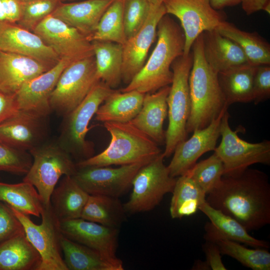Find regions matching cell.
<instances>
[{
    "mask_svg": "<svg viewBox=\"0 0 270 270\" xmlns=\"http://www.w3.org/2000/svg\"><path fill=\"white\" fill-rule=\"evenodd\" d=\"M206 202L240 222L248 232L270 224V184L264 172L248 168L234 176H223L206 194Z\"/></svg>",
    "mask_w": 270,
    "mask_h": 270,
    "instance_id": "obj_1",
    "label": "cell"
},
{
    "mask_svg": "<svg viewBox=\"0 0 270 270\" xmlns=\"http://www.w3.org/2000/svg\"><path fill=\"white\" fill-rule=\"evenodd\" d=\"M158 40L144 66L127 86L120 90L153 93L172 82L174 61L183 55L185 36L181 28L168 14L157 26Z\"/></svg>",
    "mask_w": 270,
    "mask_h": 270,
    "instance_id": "obj_2",
    "label": "cell"
},
{
    "mask_svg": "<svg viewBox=\"0 0 270 270\" xmlns=\"http://www.w3.org/2000/svg\"><path fill=\"white\" fill-rule=\"evenodd\" d=\"M191 50L193 64L188 80L191 109L186 125L187 133L206 127L228 108L219 84L218 74L205 60L202 34L194 42Z\"/></svg>",
    "mask_w": 270,
    "mask_h": 270,
    "instance_id": "obj_3",
    "label": "cell"
},
{
    "mask_svg": "<svg viewBox=\"0 0 270 270\" xmlns=\"http://www.w3.org/2000/svg\"><path fill=\"white\" fill-rule=\"evenodd\" d=\"M104 126L110 136L108 146L76 163L78 168L147 163L162 153L156 142L130 122H106Z\"/></svg>",
    "mask_w": 270,
    "mask_h": 270,
    "instance_id": "obj_4",
    "label": "cell"
},
{
    "mask_svg": "<svg viewBox=\"0 0 270 270\" xmlns=\"http://www.w3.org/2000/svg\"><path fill=\"white\" fill-rule=\"evenodd\" d=\"M193 64L192 50L172 62L173 78L167 98L168 125L166 131L164 158L170 157L176 146L186 139V122L191 109L189 76Z\"/></svg>",
    "mask_w": 270,
    "mask_h": 270,
    "instance_id": "obj_5",
    "label": "cell"
},
{
    "mask_svg": "<svg viewBox=\"0 0 270 270\" xmlns=\"http://www.w3.org/2000/svg\"><path fill=\"white\" fill-rule=\"evenodd\" d=\"M32 162L23 181L36 189L45 206L62 176H72L77 167L71 154L58 142L42 143L29 151Z\"/></svg>",
    "mask_w": 270,
    "mask_h": 270,
    "instance_id": "obj_6",
    "label": "cell"
},
{
    "mask_svg": "<svg viewBox=\"0 0 270 270\" xmlns=\"http://www.w3.org/2000/svg\"><path fill=\"white\" fill-rule=\"evenodd\" d=\"M114 91L103 82H98L83 100L64 116L58 142L70 154L82 156L84 160L92 156L90 144L86 140L89 123L99 106Z\"/></svg>",
    "mask_w": 270,
    "mask_h": 270,
    "instance_id": "obj_7",
    "label": "cell"
},
{
    "mask_svg": "<svg viewBox=\"0 0 270 270\" xmlns=\"http://www.w3.org/2000/svg\"><path fill=\"white\" fill-rule=\"evenodd\" d=\"M164 158L162 153L138 170L132 181L130 198L123 204L126 213L150 211L160 204L166 194L172 192L176 178L170 176Z\"/></svg>",
    "mask_w": 270,
    "mask_h": 270,
    "instance_id": "obj_8",
    "label": "cell"
},
{
    "mask_svg": "<svg viewBox=\"0 0 270 270\" xmlns=\"http://www.w3.org/2000/svg\"><path fill=\"white\" fill-rule=\"evenodd\" d=\"M94 56L72 62L63 70L51 94L52 111L64 116L74 110L98 82Z\"/></svg>",
    "mask_w": 270,
    "mask_h": 270,
    "instance_id": "obj_9",
    "label": "cell"
},
{
    "mask_svg": "<svg viewBox=\"0 0 270 270\" xmlns=\"http://www.w3.org/2000/svg\"><path fill=\"white\" fill-rule=\"evenodd\" d=\"M229 118L227 110L220 124L221 142L214 150L223 163L224 176L238 174L256 164L270 165V142L264 140L250 143L242 140L238 137L237 130L230 128Z\"/></svg>",
    "mask_w": 270,
    "mask_h": 270,
    "instance_id": "obj_10",
    "label": "cell"
},
{
    "mask_svg": "<svg viewBox=\"0 0 270 270\" xmlns=\"http://www.w3.org/2000/svg\"><path fill=\"white\" fill-rule=\"evenodd\" d=\"M10 207L22 224L26 238L40 256L38 270H68L62 256L60 220L50 204L44 205L40 224L34 223L28 215Z\"/></svg>",
    "mask_w": 270,
    "mask_h": 270,
    "instance_id": "obj_11",
    "label": "cell"
},
{
    "mask_svg": "<svg viewBox=\"0 0 270 270\" xmlns=\"http://www.w3.org/2000/svg\"><path fill=\"white\" fill-rule=\"evenodd\" d=\"M166 14L177 18L185 36L183 56H187L196 39L205 31L216 29L226 20L225 13L214 9L210 0H164Z\"/></svg>",
    "mask_w": 270,
    "mask_h": 270,
    "instance_id": "obj_12",
    "label": "cell"
},
{
    "mask_svg": "<svg viewBox=\"0 0 270 270\" xmlns=\"http://www.w3.org/2000/svg\"><path fill=\"white\" fill-rule=\"evenodd\" d=\"M147 163L120 166L116 168L110 166L77 168L72 176L90 195L119 198L131 187L138 170Z\"/></svg>",
    "mask_w": 270,
    "mask_h": 270,
    "instance_id": "obj_13",
    "label": "cell"
},
{
    "mask_svg": "<svg viewBox=\"0 0 270 270\" xmlns=\"http://www.w3.org/2000/svg\"><path fill=\"white\" fill-rule=\"evenodd\" d=\"M32 32L60 59L76 60L94 56L92 44L86 36L52 14L43 20Z\"/></svg>",
    "mask_w": 270,
    "mask_h": 270,
    "instance_id": "obj_14",
    "label": "cell"
},
{
    "mask_svg": "<svg viewBox=\"0 0 270 270\" xmlns=\"http://www.w3.org/2000/svg\"><path fill=\"white\" fill-rule=\"evenodd\" d=\"M166 14L163 4L158 6H152L142 28L122 45V80L124 83L128 84L144 66L150 47L156 38L158 24Z\"/></svg>",
    "mask_w": 270,
    "mask_h": 270,
    "instance_id": "obj_15",
    "label": "cell"
},
{
    "mask_svg": "<svg viewBox=\"0 0 270 270\" xmlns=\"http://www.w3.org/2000/svg\"><path fill=\"white\" fill-rule=\"evenodd\" d=\"M74 61L61 58L48 70L24 84L15 94L18 110L47 117L52 111L50 104L51 94L64 69Z\"/></svg>",
    "mask_w": 270,
    "mask_h": 270,
    "instance_id": "obj_16",
    "label": "cell"
},
{
    "mask_svg": "<svg viewBox=\"0 0 270 270\" xmlns=\"http://www.w3.org/2000/svg\"><path fill=\"white\" fill-rule=\"evenodd\" d=\"M228 109V108L224 109L208 126L194 130L189 139L183 140L176 146L172 159L167 166L172 177L184 175L203 154L214 151L220 136L222 118Z\"/></svg>",
    "mask_w": 270,
    "mask_h": 270,
    "instance_id": "obj_17",
    "label": "cell"
},
{
    "mask_svg": "<svg viewBox=\"0 0 270 270\" xmlns=\"http://www.w3.org/2000/svg\"><path fill=\"white\" fill-rule=\"evenodd\" d=\"M61 232L67 238L92 248L104 256L119 260L116 255L118 230L82 218L60 221Z\"/></svg>",
    "mask_w": 270,
    "mask_h": 270,
    "instance_id": "obj_18",
    "label": "cell"
},
{
    "mask_svg": "<svg viewBox=\"0 0 270 270\" xmlns=\"http://www.w3.org/2000/svg\"><path fill=\"white\" fill-rule=\"evenodd\" d=\"M0 50L28 56L50 67L60 60L38 35L16 23H0Z\"/></svg>",
    "mask_w": 270,
    "mask_h": 270,
    "instance_id": "obj_19",
    "label": "cell"
},
{
    "mask_svg": "<svg viewBox=\"0 0 270 270\" xmlns=\"http://www.w3.org/2000/svg\"><path fill=\"white\" fill-rule=\"evenodd\" d=\"M46 118L20 110L0 124V142L29 151L43 143L47 131Z\"/></svg>",
    "mask_w": 270,
    "mask_h": 270,
    "instance_id": "obj_20",
    "label": "cell"
},
{
    "mask_svg": "<svg viewBox=\"0 0 270 270\" xmlns=\"http://www.w3.org/2000/svg\"><path fill=\"white\" fill-rule=\"evenodd\" d=\"M51 68L31 58L0 50V92L15 95L26 82Z\"/></svg>",
    "mask_w": 270,
    "mask_h": 270,
    "instance_id": "obj_21",
    "label": "cell"
},
{
    "mask_svg": "<svg viewBox=\"0 0 270 270\" xmlns=\"http://www.w3.org/2000/svg\"><path fill=\"white\" fill-rule=\"evenodd\" d=\"M199 210L210 220L204 226L206 232L204 238L205 240L212 242L216 238H223L242 243L254 248L267 249L270 248L268 242L254 238L237 220L211 206L206 202L200 206Z\"/></svg>",
    "mask_w": 270,
    "mask_h": 270,
    "instance_id": "obj_22",
    "label": "cell"
},
{
    "mask_svg": "<svg viewBox=\"0 0 270 270\" xmlns=\"http://www.w3.org/2000/svg\"><path fill=\"white\" fill-rule=\"evenodd\" d=\"M170 90V86H167L154 92L146 94L140 112L130 122L158 144L165 143L163 125L168 116L167 98Z\"/></svg>",
    "mask_w": 270,
    "mask_h": 270,
    "instance_id": "obj_23",
    "label": "cell"
},
{
    "mask_svg": "<svg viewBox=\"0 0 270 270\" xmlns=\"http://www.w3.org/2000/svg\"><path fill=\"white\" fill-rule=\"evenodd\" d=\"M202 36L205 60L216 73L249 62L238 44L216 29L205 31Z\"/></svg>",
    "mask_w": 270,
    "mask_h": 270,
    "instance_id": "obj_24",
    "label": "cell"
},
{
    "mask_svg": "<svg viewBox=\"0 0 270 270\" xmlns=\"http://www.w3.org/2000/svg\"><path fill=\"white\" fill-rule=\"evenodd\" d=\"M114 0H86L62 3L51 14L86 36L96 30L98 22Z\"/></svg>",
    "mask_w": 270,
    "mask_h": 270,
    "instance_id": "obj_25",
    "label": "cell"
},
{
    "mask_svg": "<svg viewBox=\"0 0 270 270\" xmlns=\"http://www.w3.org/2000/svg\"><path fill=\"white\" fill-rule=\"evenodd\" d=\"M60 246L68 270H124L123 263L120 260L110 259L62 234L60 237Z\"/></svg>",
    "mask_w": 270,
    "mask_h": 270,
    "instance_id": "obj_26",
    "label": "cell"
},
{
    "mask_svg": "<svg viewBox=\"0 0 270 270\" xmlns=\"http://www.w3.org/2000/svg\"><path fill=\"white\" fill-rule=\"evenodd\" d=\"M88 194L72 176H63L50 197L52 210L60 221L80 218Z\"/></svg>",
    "mask_w": 270,
    "mask_h": 270,
    "instance_id": "obj_27",
    "label": "cell"
},
{
    "mask_svg": "<svg viewBox=\"0 0 270 270\" xmlns=\"http://www.w3.org/2000/svg\"><path fill=\"white\" fill-rule=\"evenodd\" d=\"M257 66L248 62L218 74L219 84L228 106L234 103L252 101L253 82Z\"/></svg>",
    "mask_w": 270,
    "mask_h": 270,
    "instance_id": "obj_28",
    "label": "cell"
},
{
    "mask_svg": "<svg viewBox=\"0 0 270 270\" xmlns=\"http://www.w3.org/2000/svg\"><path fill=\"white\" fill-rule=\"evenodd\" d=\"M41 262L25 233L0 242V270H38Z\"/></svg>",
    "mask_w": 270,
    "mask_h": 270,
    "instance_id": "obj_29",
    "label": "cell"
},
{
    "mask_svg": "<svg viewBox=\"0 0 270 270\" xmlns=\"http://www.w3.org/2000/svg\"><path fill=\"white\" fill-rule=\"evenodd\" d=\"M144 94L135 90L126 92L114 90L99 106L96 120L103 123L130 122L140 112Z\"/></svg>",
    "mask_w": 270,
    "mask_h": 270,
    "instance_id": "obj_30",
    "label": "cell"
},
{
    "mask_svg": "<svg viewBox=\"0 0 270 270\" xmlns=\"http://www.w3.org/2000/svg\"><path fill=\"white\" fill-rule=\"evenodd\" d=\"M91 42L97 78L112 89L117 87L122 80V45L106 41L94 40Z\"/></svg>",
    "mask_w": 270,
    "mask_h": 270,
    "instance_id": "obj_31",
    "label": "cell"
},
{
    "mask_svg": "<svg viewBox=\"0 0 270 270\" xmlns=\"http://www.w3.org/2000/svg\"><path fill=\"white\" fill-rule=\"evenodd\" d=\"M216 30L238 44L250 63L255 66L270 65V44L256 32L242 30L226 20L222 22Z\"/></svg>",
    "mask_w": 270,
    "mask_h": 270,
    "instance_id": "obj_32",
    "label": "cell"
},
{
    "mask_svg": "<svg viewBox=\"0 0 270 270\" xmlns=\"http://www.w3.org/2000/svg\"><path fill=\"white\" fill-rule=\"evenodd\" d=\"M171 199L170 212L172 218H182L196 214L206 202V194L190 177L176 178Z\"/></svg>",
    "mask_w": 270,
    "mask_h": 270,
    "instance_id": "obj_33",
    "label": "cell"
},
{
    "mask_svg": "<svg viewBox=\"0 0 270 270\" xmlns=\"http://www.w3.org/2000/svg\"><path fill=\"white\" fill-rule=\"evenodd\" d=\"M0 200L25 214L37 217L44 206L36 188L24 181L14 184L0 182Z\"/></svg>",
    "mask_w": 270,
    "mask_h": 270,
    "instance_id": "obj_34",
    "label": "cell"
},
{
    "mask_svg": "<svg viewBox=\"0 0 270 270\" xmlns=\"http://www.w3.org/2000/svg\"><path fill=\"white\" fill-rule=\"evenodd\" d=\"M126 212L118 198L103 195H89L80 218L118 228Z\"/></svg>",
    "mask_w": 270,
    "mask_h": 270,
    "instance_id": "obj_35",
    "label": "cell"
},
{
    "mask_svg": "<svg viewBox=\"0 0 270 270\" xmlns=\"http://www.w3.org/2000/svg\"><path fill=\"white\" fill-rule=\"evenodd\" d=\"M124 0H114L102 16L90 42L106 41L123 45L126 40L123 19Z\"/></svg>",
    "mask_w": 270,
    "mask_h": 270,
    "instance_id": "obj_36",
    "label": "cell"
},
{
    "mask_svg": "<svg viewBox=\"0 0 270 270\" xmlns=\"http://www.w3.org/2000/svg\"><path fill=\"white\" fill-rule=\"evenodd\" d=\"M212 242L218 246L222 254L230 256L243 266L254 270H270V253L265 248H249L240 242L223 238Z\"/></svg>",
    "mask_w": 270,
    "mask_h": 270,
    "instance_id": "obj_37",
    "label": "cell"
},
{
    "mask_svg": "<svg viewBox=\"0 0 270 270\" xmlns=\"http://www.w3.org/2000/svg\"><path fill=\"white\" fill-rule=\"evenodd\" d=\"M224 168L220 158L214 154L196 164L184 174L192 180L206 195L220 182Z\"/></svg>",
    "mask_w": 270,
    "mask_h": 270,
    "instance_id": "obj_38",
    "label": "cell"
},
{
    "mask_svg": "<svg viewBox=\"0 0 270 270\" xmlns=\"http://www.w3.org/2000/svg\"><path fill=\"white\" fill-rule=\"evenodd\" d=\"M62 0H28L22 2V12L16 24L33 32L46 16L51 14L62 2Z\"/></svg>",
    "mask_w": 270,
    "mask_h": 270,
    "instance_id": "obj_39",
    "label": "cell"
},
{
    "mask_svg": "<svg viewBox=\"0 0 270 270\" xmlns=\"http://www.w3.org/2000/svg\"><path fill=\"white\" fill-rule=\"evenodd\" d=\"M152 5L148 0H124L123 19L126 39L136 34L146 21Z\"/></svg>",
    "mask_w": 270,
    "mask_h": 270,
    "instance_id": "obj_40",
    "label": "cell"
},
{
    "mask_svg": "<svg viewBox=\"0 0 270 270\" xmlns=\"http://www.w3.org/2000/svg\"><path fill=\"white\" fill-rule=\"evenodd\" d=\"M32 162V157L27 151L0 142V171L26 174Z\"/></svg>",
    "mask_w": 270,
    "mask_h": 270,
    "instance_id": "obj_41",
    "label": "cell"
},
{
    "mask_svg": "<svg viewBox=\"0 0 270 270\" xmlns=\"http://www.w3.org/2000/svg\"><path fill=\"white\" fill-rule=\"evenodd\" d=\"M24 233L23 226L10 208L0 200V242Z\"/></svg>",
    "mask_w": 270,
    "mask_h": 270,
    "instance_id": "obj_42",
    "label": "cell"
},
{
    "mask_svg": "<svg viewBox=\"0 0 270 270\" xmlns=\"http://www.w3.org/2000/svg\"><path fill=\"white\" fill-rule=\"evenodd\" d=\"M253 100L254 104L270 98V65L258 66L254 78Z\"/></svg>",
    "mask_w": 270,
    "mask_h": 270,
    "instance_id": "obj_43",
    "label": "cell"
},
{
    "mask_svg": "<svg viewBox=\"0 0 270 270\" xmlns=\"http://www.w3.org/2000/svg\"><path fill=\"white\" fill-rule=\"evenodd\" d=\"M20 0H0V23H16L22 12Z\"/></svg>",
    "mask_w": 270,
    "mask_h": 270,
    "instance_id": "obj_44",
    "label": "cell"
},
{
    "mask_svg": "<svg viewBox=\"0 0 270 270\" xmlns=\"http://www.w3.org/2000/svg\"><path fill=\"white\" fill-rule=\"evenodd\" d=\"M202 250L206 256L205 262L210 270H227L222 262V254L219 248L215 242L206 240V242L202 244Z\"/></svg>",
    "mask_w": 270,
    "mask_h": 270,
    "instance_id": "obj_45",
    "label": "cell"
},
{
    "mask_svg": "<svg viewBox=\"0 0 270 270\" xmlns=\"http://www.w3.org/2000/svg\"><path fill=\"white\" fill-rule=\"evenodd\" d=\"M19 111L15 95H8L0 92V124L12 118Z\"/></svg>",
    "mask_w": 270,
    "mask_h": 270,
    "instance_id": "obj_46",
    "label": "cell"
},
{
    "mask_svg": "<svg viewBox=\"0 0 270 270\" xmlns=\"http://www.w3.org/2000/svg\"><path fill=\"white\" fill-rule=\"evenodd\" d=\"M270 0H242V6L247 15L262 10Z\"/></svg>",
    "mask_w": 270,
    "mask_h": 270,
    "instance_id": "obj_47",
    "label": "cell"
},
{
    "mask_svg": "<svg viewBox=\"0 0 270 270\" xmlns=\"http://www.w3.org/2000/svg\"><path fill=\"white\" fill-rule=\"evenodd\" d=\"M210 1L212 8L217 10L234 6L242 2V0H210Z\"/></svg>",
    "mask_w": 270,
    "mask_h": 270,
    "instance_id": "obj_48",
    "label": "cell"
},
{
    "mask_svg": "<svg viewBox=\"0 0 270 270\" xmlns=\"http://www.w3.org/2000/svg\"><path fill=\"white\" fill-rule=\"evenodd\" d=\"M192 269L194 270H210V268L206 264V262L198 260L194 264Z\"/></svg>",
    "mask_w": 270,
    "mask_h": 270,
    "instance_id": "obj_49",
    "label": "cell"
},
{
    "mask_svg": "<svg viewBox=\"0 0 270 270\" xmlns=\"http://www.w3.org/2000/svg\"><path fill=\"white\" fill-rule=\"evenodd\" d=\"M152 6H158L162 4L164 0H148Z\"/></svg>",
    "mask_w": 270,
    "mask_h": 270,
    "instance_id": "obj_50",
    "label": "cell"
},
{
    "mask_svg": "<svg viewBox=\"0 0 270 270\" xmlns=\"http://www.w3.org/2000/svg\"><path fill=\"white\" fill-rule=\"evenodd\" d=\"M263 10L266 12L268 14L270 13V2L268 3L264 8Z\"/></svg>",
    "mask_w": 270,
    "mask_h": 270,
    "instance_id": "obj_51",
    "label": "cell"
},
{
    "mask_svg": "<svg viewBox=\"0 0 270 270\" xmlns=\"http://www.w3.org/2000/svg\"><path fill=\"white\" fill-rule=\"evenodd\" d=\"M22 2H25V1H27V0H20Z\"/></svg>",
    "mask_w": 270,
    "mask_h": 270,
    "instance_id": "obj_52",
    "label": "cell"
},
{
    "mask_svg": "<svg viewBox=\"0 0 270 270\" xmlns=\"http://www.w3.org/2000/svg\"></svg>",
    "mask_w": 270,
    "mask_h": 270,
    "instance_id": "obj_53",
    "label": "cell"
}]
</instances>
